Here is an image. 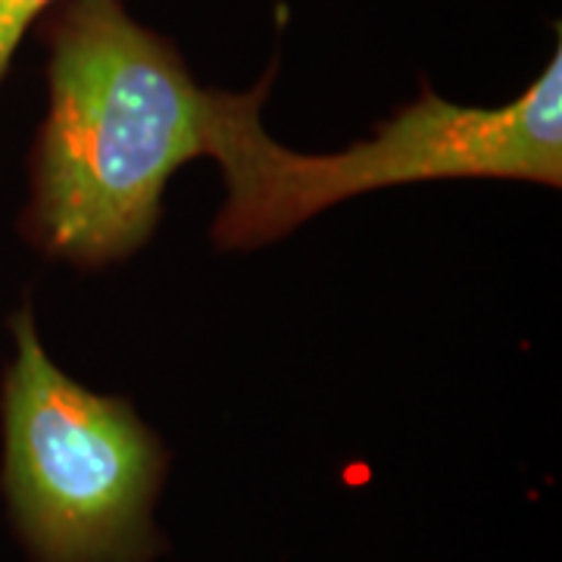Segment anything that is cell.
<instances>
[{"label": "cell", "mask_w": 562, "mask_h": 562, "mask_svg": "<svg viewBox=\"0 0 562 562\" xmlns=\"http://www.w3.org/2000/svg\"><path fill=\"white\" fill-rule=\"evenodd\" d=\"M35 29L47 116L20 228L44 257L103 269L154 238L169 179L206 154L213 88L122 0H60Z\"/></svg>", "instance_id": "cell-1"}, {"label": "cell", "mask_w": 562, "mask_h": 562, "mask_svg": "<svg viewBox=\"0 0 562 562\" xmlns=\"http://www.w3.org/2000/svg\"><path fill=\"white\" fill-rule=\"evenodd\" d=\"M3 375V494L35 562H150L160 438L125 397L72 382L44 353L29 306Z\"/></svg>", "instance_id": "cell-3"}, {"label": "cell", "mask_w": 562, "mask_h": 562, "mask_svg": "<svg viewBox=\"0 0 562 562\" xmlns=\"http://www.w3.org/2000/svg\"><path fill=\"white\" fill-rule=\"evenodd\" d=\"M60 0H0V81L7 76L13 54L25 32Z\"/></svg>", "instance_id": "cell-4"}, {"label": "cell", "mask_w": 562, "mask_h": 562, "mask_svg": "<svg viewBox=\"0 0 562 562\" xmlns=\"http://www.w3.org/2000/svg\"><path fill=\"white\" fill-rule=\"evenodd\" d=\"M276 66L250 91H213L206 157L220 160L228 198L213 222L222 250L288 238L297 225L366 191L438 179L562 184V47L538 81L503 106H460L428 85L416 103L375 125V138L338 154H294L266 135L262 101Z\"/></svg>", "instance_id": "cell-2"}]
</instances>
